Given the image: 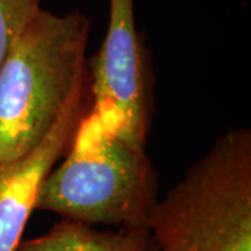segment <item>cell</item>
<instances>
[{"mask_svg": "<svg viewBox=\"0 0 251 251\" xmlns=\"http://www.w3.org/2000/svg\"><path fill=\"white\" fill-rule=\"evenodd\" d=\"M158 251H251V131L233 128L153 209Z\"/></svg>", "mask_w": 251, "mask_h": 251, "instance_id": "obj_3", "label": "cell"}, {"mask_svg": "<svg viewBox=\"0 0 251 251\" xmlns=\"http://www.w3.org/2000/svg\"><path fill=\"white\" fill-rule=\"evenodd\" d=\"M90 112L128 144L147 148L153 110L150 52L135 24L134 0H109L106 35L87 60Z\"/></svg>", "mask_w": 251, "mask_h": 251, "instance_id": "obj_4", "label": "cell"}, {"mask_svg": "<svg viewBox=\"0 0 251 251\" xmlns=\"http://www.w3.org/2000/svg\"><path fill=\"white\" fill-rule=\"evenodd\" d=\"M91 18L41 9L0 67V166L24 156L53 128L87 74Z\"/></svg>", "mask_w": 251, "mask_h": 251, "instance_id": "obj_1", "label": "cell"}, {"mask_svg": "<svg viewBox=\"0 0 251 251\" xmlns=\"http://www.w3.org/2000/svg\"><path fill=\"white\" fill-rule=\"evenodd\" d=\"M41 9V0H0V67L14 41Z\"/></svg>", "mask_w": 251, "mask_h": 251, "instance_id": "obj_7", "label": "cell"}, {"mask_svg": "<svg viewBox=\"0 0 251 251\" xmlns=\"http://www.w3.org/2000/svg\"><path fill=\"white\" fill-rule=\"evenodd\" d=\"M64 156L41 183L35 209L91 226L150 227L159 184L145 150L88 112Z\"/></svg>", "mask_w": 251, "mask_h": 251, "instance_id": "obj_2", "label": "cell"}, {"mask_svg": "<svg viewBox=\"0 0 251 251\" xmlns=\"http://www.w3.org/2000/svg\"><path fill=\"white\" fill-rule=\"evenodd\" d=\"M91 102L87 69L85 77L45 138L24 156L0 166V251L18 250L28 219L35 209L41 183L69 151L81 122L90 112Z\"/></svg>", "mask_w": 251, "mask_h": 251, "instance_id": "obj_5", "label": "cell"}, {"mask_svg": "<svg viewBox=\"0 0 251 251\" xmlns=\"http://www.w3.org/2000/svg\"><path fill=\"white\" fill-rule=\"evenodd\" d=\"M17 251H158V244L150 227L99 230L62 218L46 233L21 240Z\"/></svg>", "mask_w": 251, "mask_h": 251, "instance_id": "obj_6", "label": "cell"}]
</instances>
